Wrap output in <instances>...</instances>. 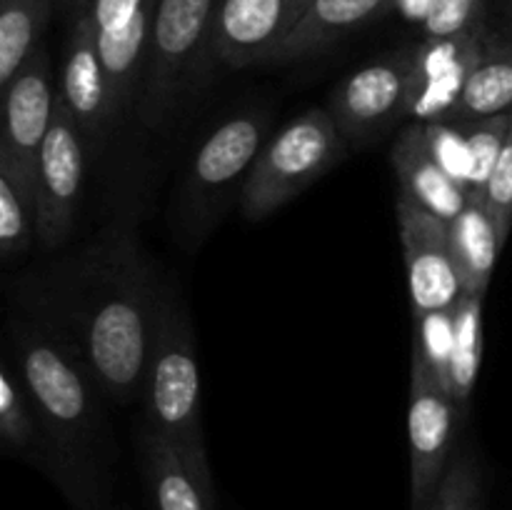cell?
<instances>
[{
    "label": "cell",
    "instance_id": "obj_1",
    "mask_svg": "<svg viewBox=\"0 0 512 510\" xmlns=\"http://www.w3.org/2000/svg\"><path fill=\"white\" fill-rule=\"evenodd\" d=\"M160 293L138 238L118 223L28 295L38 323L83 360L103 395L130 403L143 393Z\"/></svg>",
    "mask_w": 512,
    "mask_h": 510
},
{
    "label": "cell",
    "instance_id": "obj_2",
    "mask_svg": "<svg viewBox=\"0 0 512 510\" xmlns=\"http://www.w3.org/2000/svg\"><path fill=\"white\" fill-rule=\"evenodd\" d=\"M13 345L18 375L45 435L40 463L75 510H100L103 390L83 360L40 323H15Z\"/></svg>",
    "mask_w": 512,
    "mask_h": 510
},
{
    "label": "cell",
    "instance_id": "obj_3",
    "mask_svg": "<svg viewBox=\"0 0 512 510\" xmlns=\"http://www.w3.org/2000/svg\"><path fill=\"white\" fill-rule=\"evenodd\" d=\"M145 423L198 460L205 453L200 423V363L190 318L180 300L160 293L143 383Z\"/></svg>",
    "mask_w": 512,
    "mask_h": 510
},
{
    "label": "cell",
    "instance_id": "obj_4",
    "mask_svg": "<svg viewBox=\"0 0 512 510\" xmlns=\"http://www.w3.org/2000/svg\"><path fill=\"white\" fill-rule=\"evenodd\" d=\"M348 148L330 110H305L260 150L240 193L243 215L248 220L273 215L340 163Z\"/></svg>",
    "mask_w": 512,
    "mask_h": 510
},
{
    "label": "cell",
    "instance_id": "obj_5",
    "mask_svg": "<svg viewBox=\"0 0 512 510\" xmlns=\"http://www.w3.org/2000/svg\"><path fill=\"white\" fill-rule=\"evenodd\" d=\"M220 3L223 0H158L155 5L148 63L135 103V113L148 130L168 123L190 73L208 55Z\"/></svg>",
    "mask_w": 512,
    "mask_h": 510
},
{
    "label": "cell",
    "instance_id": "obj_6",
    "mask_svg": "<svg viewBox=\"0 0 512 510\" xmlns=\"http://www.w3.org/2000/svg\"><path fill=\"white\" fill-rule=\"evenodd\" d=\"M268 123L265 113H238L205 138L180 193L185 233L203 238L205 230L228 208L230 198L243 193L255 160L268 143Z\"/></svg>",
    "mask_w": 512,
    "mask_h": 510
},
{
    "label": "cell",
    "instance_id": "obj_7",
    "mask_svg": "<svg viewBox=\"0 0 512 510\" xmlns=\"http://www.w3.org/2000/svg\"><path fill=\"white\" fill-rule=\"evenodd\" d=\"M460 408L423 360H410V510H428L453 463Z\"/></svg>",
    "mask_w": 512,
    "mask_h": 510
},
{
    "label": "cell",
    "instance_id": "obj_8",
    "mask_svg": "<svg viewBox=\"0 0 512 510\" xmlns=\"http://www.w3.org/2000/svg\"><path fill=\"white\" fill-rule=\"evenodd\" d=\"M413 48L370 60L330 95V115L350 145H370L408 118Z\"/></svg>",
    "mask_w": 512,
    "mask_h": 510
},
{
    "label": "cell",
    "instance_id": "obj_9",
    "mask_svg": "<svg viewBox=\"0 0 512 510\" xmlns=\"http://www.w3.org/2000/svg\"><path fill=\"white\" fill-rule=\"evenodd\" d=\"M88 145L58 95L53 123L38 153L35 193H38V240L53 250L68 240L78 203L83 198Z\"/></svg>",
    "mask_w": 512,
    "mask_h": 510
},
{
    "label": "cell",
    "instance_id": "obj_10",
    "mask_svg": "<svg viewBox=\"0 0 512 510\" xmlns=\"http://www.w3.org/2000/svg\"><path fill=\"white\" fill-rule=\"evenodd\" d=\"M158 0H88L85 13L108 75L118 125L135 108L148 63Z\"/></svg>",
    "mask_w": 512,
    "mask_h": 510
},
{
    "label": "cell",
    "instance_id": "obj_11",
    "mask_svg": "<svg viewBox=\"0 0 512 510\" xmlns=\"http://www.w3.org/2000/svg\"><path fill=\"white\" fill-rule=\"evenodd\" d=\"M398 228L413 318L453 310L463 298V280L450 248L448 223L400 195Z\"/></svg>",
    "mask_w": 512,
    "mask_h": 510
},
{
    "label": "cell",
    "instance_id": "obj_12",
    "mask_svg": "<svg viewBox=\"0 0 512 510\" xmlns=\"http://www.w3.org/2000/svg\"><path fill=\"white\" fill-rule=\"evenodd\" d=\"M58 95L78 125L88 153L98 155L108 143L110 133L118 128V118L113 110L108 75L95 45L93 25L85 10L70 18Z\"/></svg>",
    "mask_w": 512,
    "mask_h": 510
},
{
    "label": "cell",
    "instance_id": "obj_13",
    "mask_svg": "<svg viewBox=\"0 0 512 510\" xmlns=\"http://www.w3.org/2000/svg\"><path fill=\"white\" fill-rule=\"evenodd\" d=\"M490 28L453 38H425L413 48L408 118L413 123L453 120L465 83L488 45Z\"/></svg>",
    "mask_w": 512,
    "mask_h": 510
},
{
    "label": "cell",
    "instance_id": "obj_14",
    "mask_svg": "<svg viewBox=\"0 0 512 510\" xmlns=\"http://www.w3.org/2000/svg\"><path fill=\"white\" fill-rule=\"evenodd\" d=\"M313 0H223L208 58L225 68L265 65Z\"/></svg>",
    "mask_w": 512,
    "mask_h": 510
},
{
    "label": "cell",
    "instance_id": "obj_15",
    "mask_svg": "<svg viewBox=\"0 0 512 510\" xmlns=\"http://www.w3.org/2000/svg\"><path fill=\"white\" fill-rule=\"evenodd\" d=\"M58 90L48 50L40 48L3 88V138L0 155L13 160L28 178L38 173V153L53 123Z\"/></svg>",
    "mask_w": 512,
    "mask_h": 510
},
{
    "label": "cell",
    "instance_id": "obj_16",
    "mask_svg": "<svg viewBox=\"0 0 512 510\" xmlns=\"http://www.w3.org/2000/svg\"><path fill=\"white\" fill-rule=\"evenodd\" d=\"M135 443L153 510H218L208 460L193 458L148 423Z\"/></svg>",
    "mask_w": 512,
    "mask_h": 510
},
{
    "label": "cell",
    "instance_id": "obj_17",
    "mask_svg": "<svg viewBox=\"0 0 512 510\" xmlns=\"http://www.w3.org/2000/svg\"><path fill=\"white\" fill-rule=\"evenodd\" d=\"M390 163L398 175L400 195L443 223H453L468 205L470 193L438 163L423 123H410L395 138Z\"/></svg>",
    "mask_w": 512,
    "mask_h": 510
},
{
    "label": "cell",
    "instance_id": "obj_18",
    "mask_svg": "<svg viewBox=\"0 0 512 510\" xmlns=\"http://www.w3.org/2000/svg\"><path fill=\"white\" fill-rule=\"evenodd\" d=\"M395 10V0H313L300 23L275 48L265 65L313 58L353 30Z\"/></svg>",
    "mask_w": 512,
    "mask_h": 510
},
{
    "label": "cell",
    "instance_id": "obj_19",
    "mask_svg": "<svg viewBox=\"0 0 512 510\" xmlns=\"http://www.w3.org/2000/svg\"><path fill=\"white\" fill-rule=\"evenodd\" d=\"M448 233L463 295H485L505 238L483 195H470L463 213L448 223Z\"/></svg>",
    "mask_w": 512,
    "mask_h": 510
},
{
    "label": "cell",
    "instance_id": "obj_20",
    "mask_svg": "<svg viewBox=\"0 0 512 510\" xmlns=\"http://www.w3.org/2000/svg\"><path fill=\"white\" fill-rule=\"evenodd\" d=\"M512 113V38L490 33L453 120H483Z\"/></svg>",
    "mask_w": 512,
    "mask_h": 510
},
{
    "label": "cell",
    "instance_id": "obj_21",
    "mask_svg": "<svg viewBox=\"0 0 512 510\" xmlns=\"http://www.w3.org/2000/svg\"><path fill=\"white\" fill-rule=\"evenodd\" d=\"M55 0H0V88L43 48Z\"/></svg>",
    "mask_w": 512,
    "mask_h": 510
},
{
    "label": "cell",
    "instance_id": "obj_22",
    "mask_svg": "<svg viewBox=\"0 0 512 510\" xmlns=\"http://www.w3.org/2000/svg\"><path fill=\"white\" fill-rule=\"evenodd\" d=\"M38 238V193L10 158L0 155V253L15 258Z\"/></svg>",
    "mask_w": 512,
    "mask_h": 510
},
{
    "label": "cell",
    "instance_id": "obj_23",
    "mask_svg": "<svg viewBox=\"0 0 512 510\" xmlns=\"http://www.w3.org/2000/svg\"><path fill=\"white\" fill-rule=\"evenodd\" d=\"M483 300L485 295H463L455 305V343L450 355L448 393L460 413L468 408L483 365Z\"/></svg>",
    "mask_w": 512,
    "mask_h": 510
},
{
    "label": "cell",
    "instance_id": "obj_24",
    "mask_svg": "<svg viewBox=\"0 0 512 510\" xmlns=\"http://www.w3.org/2000/svg\"><path fill=\"white\" fill-rule=\"evenodd\" d=\"M0 438L15 453L25 455L38 445V415L20 375L8 363L0 368Z\"/></svg>",
    "mask_w": 512,
    "mask_h": 510
},
{
    "label": "cell",
    "instance_id": "obj_25",
    "mask_svg": "<svg viewBox=\"0 0 512 510\" xmlns=\"http://www.w3.org/2000/svg\"><path fill=\"white\" fill-rule=\"evenodd\" d=\"M465 140H468V178L465 188L470 195H483L495 165H498L500 153L512 128V113L493 115L483 120H463Z\"/></svg>",
    "mask_w": 512,
    "mask_h": 510
},
{
    "label": "cell",
    "instance_id": "obj_26",
    "mask_svg": "<svg viewBox=\"0 0 512 510\" xmlns=\"http://www.w3.org/2000/svg\"><path fill=\"white\" fill-rule=\"evenodd\" d=\"M455 310V308H453ZM453 310H438V313L418 315L413 318V355H418L425 368L433 373L440 385L448 388L450 355L455 343V313Z\"/></svg>",
    "mask_w": 512,
    "mask_h": 510
},
{
    "label": "cell",
    "instance_id": "obj_27",
    "mask_svg": "<svg viewBox=\"0 0 512 510\" xmlns=\"http://www.w3.org/2000/svg\"><path fill=\"white\" fill-rule=\"evenodd\" d=\"M428 510H483V473L473 450L455 453Z\"/></svg>",
    "mask_w": 512,
    "mask_h": 510
},
{
    "label": "cell",
    "instance_id": "obj_28",
    "mask_svg": "<svg viewBox=\"0 0 512 510\" xmlns=\"http://www.w3.org/2000/svg\"><path fill=\"white\" fill-rule=\"evenodd\" d=\"M420 28L425 38H453L488 28V0H433Z\"/></svg>",
    "mask_w": 512,
    "mask_h": 510
},
{
    "label": "cell",
    "instance_id": "obj_29",
    "mask_svg": "<svg viewBox=\"0 0 512 510\" xmlns=\"http://www.w3.org/2000/svg\"><path fill=\"white\" fill-rule=\"evenodd\" d=\"M425 135L438 163L465 188L468 178V140H465L463 120H443V123H423ZM468 190V188H465Z\"/></svg>",
    "mask_w": 512,
    "mask_h": 510
},
{
    "label": "cell",
    "instance_id": "obj_30",
    "mask_svg": "<svg viewBox=\"0 0 512 510\" xmlns=\"http://www.w3.org/2000/svg\"><path fill=\"white\" fill-rule=\"evenodd\" d=\"M483 200L493 210L495 220L500 225V233L508 240L512 230V128L508 143H505L503 153H500L498 165H495L493 175H490L488 185H485Z\"/></svg>",
    "mask_w": 512,
    "mask_h": 510
},
{
    "label": "cell",
    "instance_id": "obj_31",
    "mask_svg": "<svg viewBox=\"0 0 512 510\" xmlns=\"http://www.w3.org/2000/svg\"><path fill=\"white\" fill-rule=\"evenodd\" d=\"M430 5H433V0H395V10H400V15H405L413 23H423Z\"/></svg>",
    "mask_w": 512,
    "mask_h": 510
},
{
    "label": "cell",
    "instance_id": "obj_32",
    "mask_svg": "<svg viewBox=\"0 0 512 510\" xmlns=\"http://www.w3.org/2000/svg\"><path fill=\"white\" fill-rule=\"evenodd\" d=\"M490 5L498 13L505 38H512V0H488V8Z\"/></svg>",
    "mask_w": 512,
    "mask_h": 510
},
{
    "label": "cell",
    "instance_id": "obj_33",
    "mask_svg": "<svg viewBox=\"0 0 512 510\" xmlns=\"http://www.w3.org/2000/svg\"><path fill=\"white\" fill-rule=\"evenodd\" d=\"M55 5H58L65 15H70V18H73V15H78L80 10H85L88 0H55Z\"/></svg>",
    "mask_w": 512,
    "mask_h": 510
}]
</instances>
